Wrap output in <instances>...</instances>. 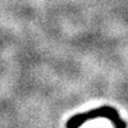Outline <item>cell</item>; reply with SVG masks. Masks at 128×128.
<instances>
[{"instance_id":"obj_1","label":"cell","mask_w":128,"mask_h":128,"mask_svg":"<svg viewBox=\"0 0 128 128\" xmlns=\"http://www.w3.org/2000/svg\"><path fill=\"white\" fill-rule=\"evenodd\" d=\"M97 118H107L111 120L116 128H126V124L120 119L117 110L112 107L104 106L101 108L93 109L84 114H78L71 117L66 122V128H80L86 122Z\"/></svg>"}]
</instances>
